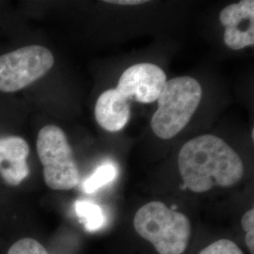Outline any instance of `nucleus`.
I'll use <instances>...</instances> for the list:
<instances>
[{
	"mask_svg": "<svg viewBox=\"0 0 254 254\" xmlns=\"http://www.w3.org/2000/svg\"><path fill=\"white\" fill-rule=\"evenodd\" d=\"M166 82L167 75L159 66L135 64L121 75L116 90L127 100L150 104L157 101Z\"/></svg>",
	"mask_w": 254,
	"mask_h": 254,
	"instance_id": "6",
	"label": "nucleus"
},
{
	"mask_svg": "<svg viewBox=\"0 0 254 254\" xmlns=\"http://www.w3.org/2000/svg\"><path fill=\"white\" fill-rule=\"evenodd\" d=\"M241 225L246 232L245 242L251 254H254V209L246 212L241 219Z\"/></svg>",
	"mask_w": 254,
	"mask_h": 254,
	"instance_id": "14",
	"label": "nucleus"
},
{
	"mask_svg": "<svg viewBox=\"0 0 254 254\" xmlns=\"http://www.w3.org/2000/svg\"><path fill=\"white\" fill-rule=\"evenodd\" d=\"M199 254H244L236 243L229 239H219L202 249Z\"/></svg>",
	"mask_w": 254,
	"mask_h": 254,
	"instance_id": "13",
	"label": "nucleus"
},
{
	"mask_svg": "<svg viewBox=\"0 0 254 254\" xmlns=\"http://www.w3.org/2000/svg\"><path fill=\"white\" fill-rule=\"evenodd\" d=\"M117 175V168L112 162H105L94 171L83 183V190L86 193H94L102 187L113 181Z\"/></svg>",
	"mask_w": 254,
	"mask_h": 254,
	"instance_id": "11",
	"label": "nucleus"
},
{
	"mask_svg": "<svg viewBox=\"0 0 254 254\" xmlns=\"http://www.w3.org/2000/svg\"><path fill=\"white\" fill-rule=\"evenodd\" d=\"M178 168L186 188L203 193L213 188H230L243 178L244 164L222 138L201 135L185 143L178 155Z\"/></svg>",
	"mask_w": 254,
	"mask_h": 254,
	"instance_id": "1",
	"label": "nucleus"
},
{
	"mask_svg": "<svg viewBox=\"0 0 254 254\" xmlns=\"http://www.w3.org/2000/svg\"><path fill=\"white\" fill-rule=\"evenodd\" d=\"M200 83L190 76L167 80L158 99L151 127L159 138L171 139L178 135L188 124L201 100Z\"/></svg>",
	"mask_w": 254,
	"mask_h": 254,
	"instance_id": "3",
	"label": "nucleus"
},
{
	"mask_svg": "<svg viewBox=\"0 0 254 254\" xmlns=\"http://www.w3.org/2000/svg\"><path fill=\"white\" fill-rule=\"evenodd\" d=\"M134 228L159 254H184L190 240L189 218L158 200L148 202L137 210Z\"/></svg>",
	"mask_w": 254,
	"mask_h": 254,
	"instance_id": "2",
	"label": "nucleus"
},
{
	"mask_svg": "<svg viewBox=\"0 0 254 254\" xmlns=\"http://www.w3.org/2000/svg\"><path fill=\"white\" fill-rule=\"evenodd\" d=\"M219 20L224 31V43L233 50L254 45V1L241 0L220 11Z\"/></svg>",
	"mask_w": 254,
	"mask_h": 254,
	"instance_id": "7",
	"label": "nucleus"
},
{
	"mask_svg": "<svg viewBox=\"0 0 254 254\" xmlns=\"http://www.w3.org/2000/svg\"><path fill=\"white\" fill-rule=\"evenodd\" d=\"M28 154L29 146L23 137H0V174L9 186H19L28 176Z\"/></svg>",
	"mask_w": 254,
	"mask_h": 254,
	"instance_id": "8",
	"label": "nucleus"
},
{
	"mask_svg": "<svg viewBox=\"0 0 254 254\" xmlns=\"http://www.w3.org/2000/svg\"><path fill=\"white\" fill-rule=\"evenodd\" d=\"M106 3H111V4H116V5H140L147 3L148 1L144 0H106Z\"/></svg>",
	"mask_w": 254,
	"mask_h": 254,
	"instance_id": "15",
	"label": "nucleus"
},
{
	"mask_svg": "<svg viewBox=\"0 0 254 254\" xmlns=\"http://www.w3.org/2000/svg\"><path fill=\"white\" fill-rule=\"evenodd\" d=\"M75 212L89 232L99 230L106 222V217L102 208L91 201L77 200L75 202Z\"/></svg>",
	"mask_w": 254,
	"mask_h": 254,
	"instance_id": "10",
	"label": "nucleus"
},
{
	"mask_svg": "<svg viewBox=\"0 0 254 254\" xmlns=\"http://www.w3.org/2000/svg\"><path fill=\"white\" fill-rule=\"evenodd\" d=\"M7 254H49L46 248L33 238H22L9 248Z\"/></svg>",
	"mask_w": 254,
	"mask_h": 254,
	"instance_id": "12",
	"label": "nucleus"
},
{
	"mask_svg": "<svg viewBox=\"0 0 254 254\" xmlns=\"http://www.w3.org/2000/svg\"><path fill=\"white\" fill-rule=\"evenodd\" d=\"M46 47L29 46L0 56V91L14 92L43 77L54 65Z\"/></svg>",
	"mask_w": 254,
	"mask_h": 254,
	"instance_id": "5",
	"label": "nucleus"
},
{
	"mask_svg": "<svg viewBox=\"0 0 254 254\" xmlns=\"http://www.w3.org/2000/svg\"><path fill=\"white\" fill-rule=\"evenodd\" d=\"M37 153L44 166L46 186L54 190H69L79 183V170L66 134L61 127H43L37 137Z\"/></svg>",
	"mask_w": 254,
	"mask_h": 254,
	"instance_id": "4",
	"label": "nucleus"
},
{
	"mask_svg": "<svg viewBox=\"0 0 254 254\" xmlns=\"http://www.w3.org/2000/svg\"><path fill=\"white\" fill-rule=\"evenodd\" d=\"M95 119L108 132H119L127 126L131 116L130 101L123 97L116 89L104 91L97 99Z\"/></svg>",
	"mask_w": 254,
	"mask_h": 254,
	"instance_id": "9",
	"label": "nucleus"
}]
</instances>
